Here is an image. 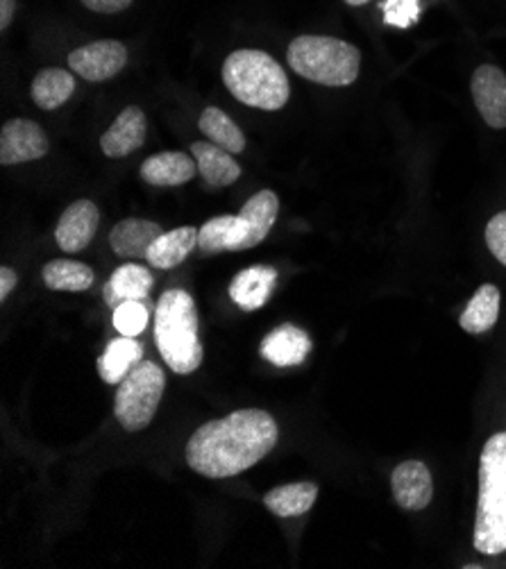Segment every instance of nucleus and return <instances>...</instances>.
<instances>
[{"label":"nucleus","instance_id":"nucleus-23","mask_svg":"<svg viewBox=\"0 0 506 569\" xmlns=\"http://www.w3.org/2000/svg\"><path fill=\"white\" fill-rule=\"evenodd\" d=\"M76 91V78L65 69H43L32 80L30 93L37 107L52 111L62 107Z\"/></svg>","mask_w":506,"mask_h":569},{"label":"nucleus","instance_id":"nucleus-3","mask_svg":"<svg viewBox=\"0 0 506 569\" xmlns=\"http://www.w3.org/2000/svg\"><path fill=\"white\" fill-rule=\"evenodd\" d=\"M155 343L166 366L178 375H191L202 363L198 338V311L187 291H166L155 311Z\"/></svg>","mask_w":506,"mask_h":569},{"label":"nucleus","instance_id":"nucleus-6","mask_svg":"<svg viewBox=\"0 0 506 569\" xmlns=\"http://www.w3.org/2000/svg\"><path fill=\"white\" fill-rule=\"evenodd\" d=\"M287 60L298 76L323 87H348L359 78L361 69L359 48L341 39L316 34L296 37Z\"/></svg>","mask_w":506,"mask_h":569},{"label":"nucleus","instance_id":"nucleus-5","mask_svg":"<svg viewBox=\"0 0 506 569\" xmlns=\"http://www.w3.org/2000/svg\"><path fill=\"white\" fill-rule=\"evenodd\" d=\"M279 200L272 191L255 193L237 216H216L200 227L198 248L205 254L241 252L259 246L272 230Z\"/></svg>","mask_w":506,"mask_h":569},{"label":"nucleus","instance_id":"nucleus-24","mask_svg":"<svg viewBox=\"0 0 506 569\" xmlns=\"http://www.w3.org/2000/svg\"><path fill=\"white\" fill-rule=\"evenodd\" d=\"M43 283L50 291H67L80 293L91 289L93 270L87 263L71 261V259H54L43 266Z\"/></svg>","mask_w":506,"mask_h":569},{"label":"nucleus","instance_id":"nucleus-20","mask_svg":"<svg viewBox=\"0 0 506 569\" xmlns=\"http://www.w3.org/2000/svg\"><path fill=\"white\" fill-rule=\"evenodd\" d=\"M155 283L152 272L139 263H123L115 270L109 283L105 287V300L111 307H119L126 300H146Z\"/></svg>","mask_w":506,"mask_h":569},{"label":"nucleus","instance_id":"nucleus-31","mask_svg":"<svg viewBox=\"0 0 506 569\" xmlns=\"http://www.w3.org/2000/svg\"><path fill=\"white\" fill-rule=\"evenodd\" d=\"M17 281H19V277H17V272L12 270V268H0V300H8L10 298V293L14 291V287H17Z\"/></svg>","mask_w":506,"mask_h":569},{"label":"nucleus","instance_id":"nucleus-22","mask_svg":"<svg viewBox=\"0 0 506 569\" xmlns=\"http://www.w3.org/2000/svg\"><path fill=\"white\" fill-rule=\"evenodd\" d=\"M143 359V348L130 336L111 340L107 352L98 359V375L105 383H121Z\"/></svg>","mask_w":506,"mask_h":569},{"label":"nucleus","instance_id":"nucleus-8","mask_svg":"<svg viewBox=\"0 0 506 569\" xmlns=\"http://www.w3.org/2000/svg\"><path fill=\"white\" fill-rule=\"evenodd\" d=\"M128 64V48L121 41L102 39L80 46L69 54V67L87 82H105L119 76Z\"/></svg>","mask_w":506,"mask_h":569},{"label":"nucleus","instance_id":"nucleus-21","mask_svg":"<svg viewBox=\"0 0 506 569\" xmlns=\"http://www.w3.org/2000/svg\"><path fill=\"white\" fill-rule=\"evenodd\" d=\"M318 488L309 481L277 486L266 492L264 503L277 518H300L316 503Z\"/></svg>","mask_w":506,"mask_h":569},{"label":"nucleus","instance_id":"nucleus-9","mask_svg":"<svg viewBox=\"0 0 506 569\" xmlns=\"http://www.w3.org/2000/svg\"><path fill=\"white\" fill-rule=\"evenodd\" d=\"M50 143L39 123L28 119H12L0 132V163L17 166L48 154Z\"/></svg>","mask_w":506,"mask_h":569},{"label":"nucleus","instance_id":"nucleus-32","mask_svg":"<svg viewBox=\"0 0 506 569\" xmlns=\"http://www.w3.org/2000/svg\"><path fill=\"white\" fill-rule=\"evenodd\" d=\"M17 12V0H0V30H8Z\"/></svg>","mask_w":506,"mask_h":569},{"label":"nucleus","instance_id":"nucleus-11","mask_svg":"<svg viewBox=\"0 0 506 569\" xmlns=\"http://www.w3.org/2000/svg\"><path fill=\"white\" fill-rule=\"evenodd\" d=\"M98 224H100L98 207L91 200H78L69 204L60 216L58 230H54V241H58V246L69 254L82 252L96 237Z\"/></svg>","mask_w":506,"mask_h":569},{"label":"nucleus","instance_id":"nucleus-1","mask_svg":"<svg viewBox=\"0 0 506 569\" xmlns=\"http://www.w3.org/2000/svg\"><path fill=\"white\" fill-rule=\"evenodd\" d=\"M279 438L270 413L241 409L196 429L187 442L189 468L207 479L237 477L275 449Z\"/></svg>","mask_w":506,"mask_h":569},{"label":"nucleus","instance_id":"nucleus-14","mask_svg":"<svg viewBox=\"0 0 506 569\" xmlns=\"http://www.w3.org/2000/svg\"><path fill=\"white\" fill-rule=\"evenodd\" d=\"M311 352V338L296 325L272 329L261 340V357L277 368H291L305 363Z\"/></svg>","mask_w":506,"mask_h":569},{"label":"nucleus","instance_id":"nucleus-25","mask_svg":"<svg viewBox=\"0 0 506 569\" xmlns=\"http://www.w3.org/2000/svg\"><path fill=\"white\" fill-rule=\"evenodd\" d=\"M499 318V291L493 283H484L477 289L468 307L464 309L459 325L468 333H484L495 327Z\"/></svg>","mask_w":506,"mask_h":569},{"label":"nucleus","instance_id":"nucleus-15","mask_svg":"<svg viewBox=\"0 0 506 569\" xmlns=\"http://www.w3.org/2000/svg\"><path fill=\"white\" fill-rule=\"evenodd\" d=\"M163 234L161 227L143 218H126L109 232V246L123 259H146L150 246Z\"/></svg>","mask_w":506,"mask_h":569},{"label":"nucleus","instance_id":"nucleus-16","mask_svg":"<svg viewBox=\"0 0 506 569\" xmlns=\"http://www.w3.org/2000/svg\"><path fill=\"white\" fill-rule=\"evenodd\" d=\"M198 163L185 152H159L141 163V180L152 187H180L196 178Z\"/></svg>","mask_w":506,"mask_h":569},{"label":"nucleus","instance_id":"nucleus-18","mask_svg":"<svg viewBox=\"0 0 506 569\" xmlns=\"http://www.w3.org/2000/svg\"><path fill=\"white\" fill-rule=\"evenodd\" d=\"M191 154L198 163V173L211 187H228L241 178V166L232 152L211 141H196L191 146Z\"/></svg>","mask_w":506,"mask_h":569},{"label":"nucleus","instance_id":"nucleus-19","mask_svg":"<svg viewBox=\"0 0 506 569\" xmlns=\"http://www.w3.org/2000/svg\"><path fill=\"white\" fill-rule=\"evenodd\" d=\"M198 237H200V230H196V227H178V230L163 232L150 246L146 261L159 270L178 268L196 250Z\"/></svg>","mask_w":506,"mask_h":569},{"label":"nucleus","instance_id":"nucleus-33","mask_svg":"<svg viewBox=\"0 0 506 569\" xmlns=\"http://www.w3.org/2000/svg\"><path fill=\"white\" fill-rule=\"evenodd\" d=\"M346 3H348V6H355V8H357V6H366V3H368V0H346Z\"/></svg>","mask_w":506,"mask_h":569},{"label":"nucleus","instance_id":"nucleus-28","mask_svg":"<svg viewBox=\"0 0 506 569\" xmlns=\"http://www.w3.org/2000/svg\"><path fill=\"white\" fill-rule=\"evenodd\" d=\"M384 23L407 30L418 23L420 19V3L418 0H384L381 3Z\"/></svg>","mask_w":506,"mask_h":569},{"label":"nucleus","instance_id":"nucleus-17","mask_svg":"<svg viewBox=\"0 0 506 569\" xmlns=\"http://www.w3.org/2000/svg\"><path fill=\"white\" fill-rule=\"evenodd\" d=\"M277 281V270L270 266H252L241 270L230 283V298L244 311L261 309Z\"/></svg>","mask_w":506,"mask_h":569},{"label":"nucleus","instance_id":"nucleus-12","mask_svg":"<svg viewBox=\"0 0 506 569\" xmlns=\"http://www.w3.org/2000/svg\"><path fill=\"white\" fill-rule=\"evenodd\" d=\"M393 499L405 510H425L434 497L431 472L420 461H405L390 475Z\"/></svg>","mask_w":506,"mask_h":569},{"label":"nucleus","instance_id":"nucleus-10","mask_svg":"<svg viewBox=\"0 0 506 569\" xmlns=\"http://www.w3.org/2000/svg\"><path fill=\"white\" fill-rule=\"evenodd\" d=\"M473 100L486 126L495 130L506 128V76L493 64H484L475 71L470 82Z\"/></svg>","mask_w":506,"mask_h":569},{"label":"nucleus","instance_id":"nucleus-4","mask_svg":"<svg viewBox=\"0 0 506 569\" xmlns=\"http://www.w3.org/2000/svg\"><path fill=\"white\" fill-rule=\"evenodd\" d=\"M222 82L244 104L277 111L291 96L285 69L264 50H235L222 64Z\"/></svg>","mask_w":506,"mask_h":569},{"label":"nucleus","instance_id":"nucleus-2","mask_svg":"<svg viewBox=\"0 0 506 569\" xmlns=\"http://www.w3.org/2000/svg\"><path fill=\"white\" fill-rule=\"evenodd\" d=\"M475 547L486 556L506 551V431L488 438L479 457Z\"/></svg>","mask_w":506,"mask_h":569},{"label":"nucleus","instance_id":"nucleus-30","mask_svg":"<svg viewBox=\"0 0 506 569\" xmlns=\"http://www.w3.org/2000/svg\"><path fill=\"white\" fill-rule=\"evenodd\" d=\"M80 3L98 14H119L130 8L132 0H80Z\"/></svg>","mask_w":506,"mask_h":569},{"label":"nucleus","instance_id":"nucleus-13","mask_svg":"<svg viewBox=\"0 0 506 569\" xmlns=\"http://www.w3.org/2000/svg\"><path fill=\"white\" fill-rule=\"evenodd\" d=\"M146 130L148 123L141 107H126L117 121L111 123V128L105 130V134L100 137V148L111 159H123L143 146Z\"/></svg>","mask_w":506,"mask_h":569},{"label":"nucleus","instance_id":"nucleus-27","mask_svg":"<svg viewBox=\"0 0 506 569\" xmlns=\"http://www.w3.org/2000/svg\"><path fill=\"white\" fill-rule=\"evenodd\" d=\"M148 318L150 311L146 305H141V300H126L115 309V327L121 331V336L135 338L143 333Z\"/></svg>","mask_w":506,"mask_h":569},{"label":"nucleus","instance_id":"nucleus-26","mask_svg":"<svg viewBox=\"0 0 506 569\" xmlns=\"http://www.w3.org/2000/svg\"><path fill=\"white\" fill-rule=\"evenodd\" d=\"M198 128L211 143L225 148L232 154L246 150V134L239 130V126L228 117V113L220 111L218 107H207L202 111Z\"/></svg>","mask_w":506,"mask_h":569},{"label":"nucleus","instance_id":"nucleus-7","mask_svg":"<svg viewBox=\"0 0 506 569\" xmlns=\"http://www.w3.org/2000/svg\"><path fill=\"white\" fill-rule=\"evenodd\" d=\"M166 388L163 370L152 361H141L132 368V372L119 383L115 416L126 431H143L161 402Z\"/></svg>","mask_w":506,"mask_h":569},{"label":"nucleus","instance_id":"nucleus-29","mask_svg":"<svg viewBox=\"0 0 506 569\" xmlns=\"http://www.w3.org/2000/svg\"><path fill=\"white\" fill-rule=\"evenodd\" d=\"M484 237L493 257L506 266V211H499L488 220Z\"/></svg>","mask_w":506,"mask_h":569}]
</instances>
